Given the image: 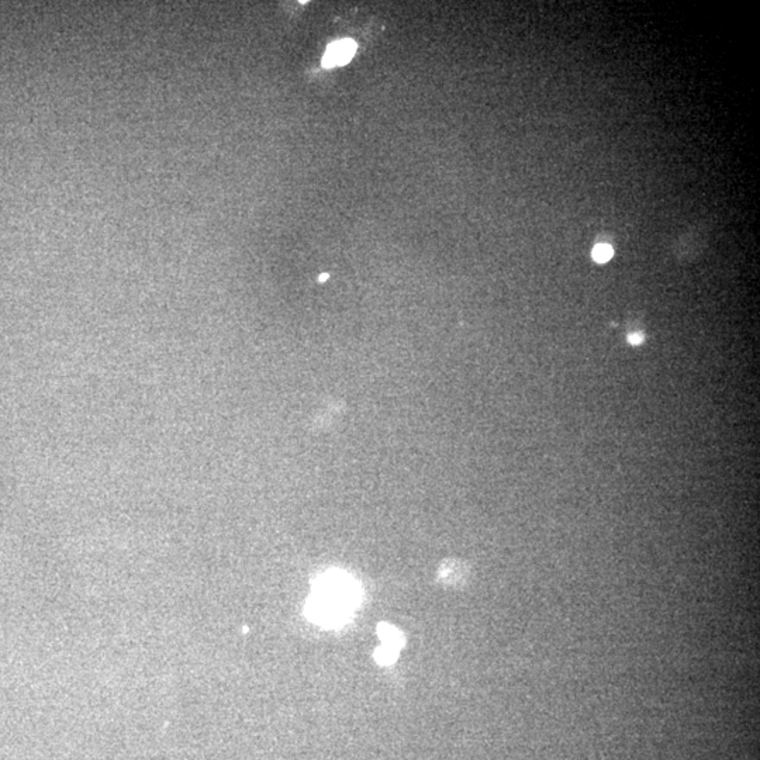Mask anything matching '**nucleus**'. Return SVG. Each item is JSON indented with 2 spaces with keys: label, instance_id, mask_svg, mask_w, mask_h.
<instances>
[{
  "label": "nucleus",
  "instance_id": "nucleus-1",
  "mask_svg": "<svg viewBox=\"0 0 760 760\" xmlns=\"http://www.w3.org/2000/svg\"><path fill=\"white\" fill-rule=\"evenodd\" d=\"M358 602V587L342 572H328L307 604L311 619L325 625L342 622Z\"/></svg>",
  "mask_w": 760,
  "mask_h": 760
},
{
  "label": "nucleus",
  "instance_id": "nucleus-2",
  "mask_svg": "<svg viewBox=\"0 0 760 760\" xmlns=\"http://www.w3.org/2000/svg\"><path fill=\"white\" fill-rule=\"evenodd\" d=\"M356 51V44L352 40H341L328 45L327 52L322 58V65L325 68L345 65L351 61Z\"/></svg>",
  "mask_w": 760,
  "mask_h": 760
},
{
  "label": "nucleus",
  "instance_id": "nucleus-3",
  "mask_svg": "<svg viewBox=\"0 0 760 760\" xmlns=\"http://www.w3.org/2000/svg\"><path fill=\"white\" fill-rule=\"evenodd\" d=\"M379 636L383 642L382 646L387 648V649H392V650H396V652H400V649L403 648L404 645V638H403V633L396 629L394 626H392L390 624H380L379 625Z\"/></svg>",
  "mask_w": 760,
  "mask_h": 760
},
{
  "label": "nucleus",
  "instance_id": "nucleus-4",
  "mask_svg": "<svg viewBox=\"0 0 760 760\" xmlns=\"http://www.w3.org/2000/svg\"><path fill=\"white\" fill-rule=\"evenodd\" d=\"M397 655H399V652L392 650V649H387V648H385V646L376 649V652H375V657H376V660H378L380 665H390V663H393L394 659L397 657Z\"/></svg>",
  "mask_w": 760,
  "mask_h": 760
},
{
  "label": "nucleus",
  "instance_id": "nucleus-5",
  "mask_svg": "<svg viewBox=\"0 0 760 760\" xmlns=\"http://www.w3.org/2000/svg\"><path fill=\"white\" fill-rule=\"evenodd\" d=\"M612 248L607 245V244H600V245H596L595 250H593V259L596 262H600V264H604L607 262L608 259L612 258Z\"/></svg>",
  "mask_w": 760,
  "mask_h": 760
},
{
  "label": "nucleus",
  "instance_id": "nucleus-6",
  "mask_svg": "<svg viewBox=\"0 0 760 760\" xmlns=\"http://www.w3.org/2000/svg\"><path fill=\"white\" fill-rule=\"evenodd\" d=\"M643 339H645V337H643L642 332H632V334L628 335V342L631 345H641L643 342Z\"/></svg>",
  "mask_w": 760,
  "mask_h": 760
}]
</instances>
